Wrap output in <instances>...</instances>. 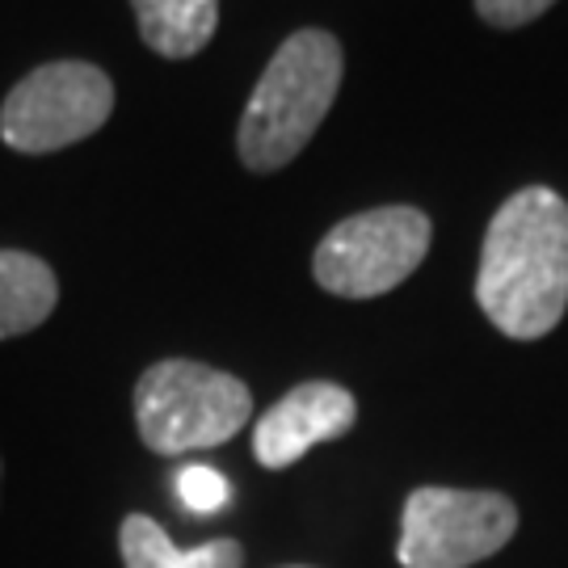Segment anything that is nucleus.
<instances>
[{
	"label": "nucleus",
	"instance_id": "obj_4",
	"mask_svg": "<svg viewBox=\"0 0 568 568\" xmlns=\"http://www.w3.org/2000/svg\"><path fill=\"white\" fill-rule=\"evenodd\" d=\"M429 232V215L417 206H375L349 215L316 244L312 274L328 295L375 300L426 262Z\"/></svg>",
	"mask_w": 568,
	"mask_h": 568
},
{
	"label": "nucleus",
	"instance_id": "obj_10",
	"mask_svg": "<svg viewBox=\"0 0 568 568\" xmlns=\"http://www.w3.org/2000/svg\"><path fill=\"white\" fill-rule=\"evenodd\" d=\"M119 548L126 568H244V548L236 539H211L203 548L182 551L148 514L122 518Z\"/></svg>",
	"mask_w": 568,
	"mask_h": 568
},
{
	"label": "nucleus",
	"instance_id": "obj_2",
	"mask_svg": "<svg viewBox=\"0 0 568 568\" xmlns=\"http://www.w3.org/2000/svg\"><path fill=\"white\" fill-rule=\"evenodd\" d=\"M342 42L328 30H295L274 51L236 131L244 169L274 173L304 152L342 89Z\"/></svg>",
	"mask_w": 568,
	"mask_h": 568
},
{
	"label": "nucleus",
	"instance_id": "obj_6",
	"mask_svg": "<svg viewBox=\"0 0 568 568\" xmlns=\"http://www.w3.org/2000/svg\"><path fill=\"white\" fill-rule=\"evenodd\" d=\"M114 110V81L98 63L60 60L34 68L0 105V140L13 152L42 156L98 135Z\"/></svg>",
	"mask_w": 568,
	"mask_h": 568
},
{
	"label": "nucleus",
	"instance_id": "obj_12",
	"mask_svg": "<svg viewBox=\"0 0 568 568\" xmlns=\"http://www.w3.org/2000/svg\"><path fill=\"white\" fill-rule=\"evenodd\" d=\"M556 0H476V13L497 30H518L527 21L544 18Z\"/></svg>",
	"mask_w": 568,
	"mask_h": 568
},
{
	"label": "nucleus",
	"instance_id": "obj_8",
	"mask_svg": "<svg viewBox=\"0 0 568 568\" xmlns=\"http://www.w3.org/2000/svg\"><path fill=\"white\" fill-rule=\"evenodd\" d=\"M60 304V283L55 270L21 248H0V342L21 337L55 312Z\"/></svg>",
	"mask_w": 568,
	"mask_h": 568
},
{
	"label": "nucleus",
	"instance_id": "obj_1",
	"mask_svg": "<svg viewBox=\"0 0 568 568\" xmlns=\"http://www.w3.org/2000/svg\"><path fill=\"white\" fill-rule=\"evenodd\" d=\"M476 304L514 342H539L568 307V203L548 185H527L497 206L485 232Z\"/></svg>",
	"mask_w": 568,
	"mask_h": 568
},
{
	"label": "nucleus",
	"instance_id": "obj_11",
	"mask_svg": "<svg viewBox=\"0 0 568 568\" xmlns=\"http://www.w3.org/2000/svg\"><path fill=\"white\" fill-rule=\"evenodd\" d=\"M178 497H182V506L190 514H215V509L227 506L232 485H227L224 471H215L206 464H190L178 471Z\"/></svg>",
	"mask_w": 568,
	"mask_h": 568
},
{
	"label": "nucleus",
	"instance_id": "obj_9",
	"mask_svg": "<svg viewBox=\"0 0 568 568\" xmlns=\"http://www.w3.org/2000/svg\"><path fill=\"white\" fill-rule=\"evenodd\" d=\"M140 39L164 60H190L199 55L215 26H220V0H131Z\"/></svg>",
	"mask_w": 568,
	"mask_h": 568
},
{
	"label": "nucleus",
	"instance_id": "obj_3",
	"mask_svg": "<svg viewBox=\"0 0 568 568\" xmlns=\"http://www.w3.org/2000/svg\"><path fill=\"white\" fill-rule=\"evenodd\" d=\"M253 417L244 379L190 358L152 363L135 384V429L143 447L178 459L232 443Z\"/></svg>",
	"mask_w": 568,
	"mask_h": 568
},
{
	"label": "nucleus",
	"instance_id": "obj_7",
	"mask_svg": "<svg viewBox=\"0 0 568 568\" xmlns=\"http://www.w3.org/2000/svg\"><path fill=\"white\" fill-rule=\"evenodd\" d=\"M358 422V400L342 384L312 379V384L291 387L278 405H270L253 426V455L257 464L278 471V467L300 464L316 443H333L349 434Z\"/></svg>",
	"mask_w": 568,
	"mask_h": 568
},
{
	"label": "nucleus",
	"instance_id": "obj_13",
	"mask_svg": "<svg viewBox=\"0 0 568 568\" xmlns=\"http://www.w3.org/2000/svg\"><path fill=\"white\" fill-rule=\"evenodd\" d=\"M0 476H4V464H0Z\"/></svg>",
	"mask_w": 568,
	"mask_h": 568
},
{
	"label": "nucleus",
	"instance_id": "obj_5",
	"mask_svg": "<svg viewBox=\"0 0 568 568\" xmlns=\"http://www.w3.org/2000/svg\"><path fill=\"white\" fill-rule=\"evenodd\" d=\"M518 530L506 493L485 488H413L400 514L396 560L405 568H471L501 551Z\"/></svg>",
	"mask_w": 568,
	"mask_h": 568
}]
</instances>
